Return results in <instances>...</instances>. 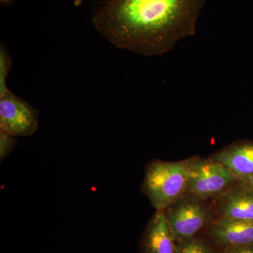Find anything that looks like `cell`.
Returning a JSON list of instances; mask_svg holds the SVG:
<instances>
[{
  "label": "cell",
  "instance_id": "1",
  "mask_svg": "<svg viewBox=\"0 0 253 253\" xmlns=\"http://www.w3.org/2000/svg\"><path fill=\"white\" fill-rule=\"evenodd\" d=\"M205 4L206 0H106L92 23L116 47L160 56L196 34Z\"/></svg>",
  "mask_w": 253,
  "mask_h": 253
},
{
  "label": "cell",
  "instance_id": "6",
  "mask_svg": "<svg viewBox=\"0 0 253 253\" xmlns=\"http://www.w3.org/2000/svg\"><path fill=\"white\" fill-rule=\"evenodd\" d=\"M142 253H176V242L163 211H156L141 238Z\"/></svg>",
  "mask_w": 253,
  "mask_h": 253
},
{
  "label": "cell",
  "instance_id": "5",
  "mask_svg": "<svg viewBox=\"0 0 253 253\" xmlns=\"http://www.w3.org/2000/svg\"><path fill=\"white\" fill-rule=\"evenodd\" d=\"M39 112L11 91L0 96V130L15 137H26L38 131Z\"/></svg>",
  "mask_w": 253,
  "mask_h": 253
},
{
  "label": "cell",
  "instance_id": "14",
  "mask_svg": "<svg viewBox=\"0 0 253 253\" xmlns=\"http://www.w3.org/2000/svg\"><path fill=\"white\" fill-rule=\"evenodd\" d=\"M241 181H242V184L240 186L253 190V174L245 179H241Z\"/></svg>",
  "mask_w": 253,
  "mask_h": 253
},
{
  "label": "cell",
  "instance_id": "2",
  "mask_svg": "<svg viewBox=\"0 0 253 253\" xmlns=\"http://www.w3.org/2000/svg\"><path fill=\"white\" fill-rule=\"evenodd\" d=\"M190 162L154 161L147 165L143 192L156 211H163L186 194Z\"/></svg>",
  "mask_w": 253,
  "mask_h": 253
},
{
  "label": "cell",
  "instance_id": "10",
  "mask_svg": "<svg viewBox=\"0 0 253 253\" xmlns=\"http://www.w3.org/2000/svg\"><path fill=\"white\" fill-rule=\"evenodd\" d=\"M12 66V60L9 54V50L4 44H1L0 47V96H4L9 91L6 86V79L10 70Z\"/></svg>",
  "mask_w": 253,
  "mask_h": 253
},
{
  "label": "cell",
  "instance_id": "9",
  "mask_svg": "<svg viewBox=\"0 0 253 253\" xmlns=\"http://www.w3.org/2000/svg\"><path fill=\"white\" fill-rule=\"evenodd\" d=\"M219 211L221 219L253 221V190L240 186L221 194Z\"/></svg>",
  "mask_w": 253,
  "mask_h": 253
},
{
  "label": "cell",
  "instance_id": "4",
  "mask_svg": "<svg viewBox=\"0 0 253 253\" xmlns=\"http://www.w3.org/2000/svg\"><path fill=\"white\" fill-rule=\"evenodd\" d=\"M238 180L239 178L229 169L212 159H192L186 194L208 199L224 194Z\"/></svg>",
  "mask_w": 253,
  "mask_h": 253
},
{
  "label": "cell",
  "instance_id": "12",
  "mask_svg": "<svg viewBox=\"0 0 253 253\" xmlns=\"http://www.w3.org/2000/svg\"><path fill=\"white\" fill-rule=\"evenodd\" d=\"M17 140L14 136L6 131L0 130V160L2 161L16 147Z\"/></svg>",
  "mask_w": 253,
  "mask_h": 253
},
{
  "label": "cell",
  "instance_id": "15",
  "mask_svg": "<svg viewBox=\"0 0 253 253\" xmlns=\"http://www.w3.org/2000/svg\"><path fill=\"white\" fill-rule=\"evenodd\" d=\"M14 0H0V2H1V4L3 5H7L11 4L14 1Z\"/></svg>",
  "mask_w": 253,
  "mask_h": 253
},
{
  "label": "cell",
  "instance_id": "16",
  "mask_svg": "<svg viewBox=\"0 0 253 253\" xmlns=\"http://www.w3.org/2000/svg\"><path fill=\"white\" fill-rule=\"evenodd\" d=\"M83 0H73V4L76 6H80L83 4Z\"/></svg>",
  "mask_w": 253,
  "mask_h": 253
},
{
  "label": "cell",
  "instance_id": "3",
  "mask_svg": "<svg viewBox=\"0 0 253 253\" xmlns=\"http://www.w3.org/2000/svg\"><path fill=\"white\" fill-rule=\"evenodd\" d=\"M176 242L194 238L211 221V213L202 199L183 196L163 210Z\"/></svg>",
  "mask_w": 253,
  "mask_h": 253
},
{
  "label": "cell",
  "instance_id": "7",
  "mask_svg": "<svg viewBox=\"0 0 253 253\" xmlns=\"http://www.w3.org/2000/svg\"><path fill=\"white\" fill-rule=\"evenodd\" d=\"M210 236L220 247H239L253 245V221L220 219L210 230Z\"/></svg>",
  "mask_w": 253,
  "mask_h": 253
},
{
  "label": "cell",
  "instance_id": "8",
  "mask_svg": "<svg viewBox=\"0 0 253 253\" xmlns=\"http://www.w3.org/2000/svg\"><path fill=\"white\" fill-rule=\"evenodd\" d=\"M229 169L239 180L253 174V142L231 145L212 158Z\"/></svg>",
  "mask_w": 253,
  "mask_h": 253
},
{
  "label": "cell",
  "instance_id": "13",
  "mask_svg": "<svg viewBox=\"0 0 253 253\" xmlns=\"http://www.w3.org/2000/svg\"><path fill=\"white\" fill-rule=\"evenodd\" d=\"M222 253H253V245L228 248Z\"/></svg>",
  "mask_w": 253,
  "mask_h": 253
},
{
  "label": "cell",
  "instance_id": "11",
  "mask_svg": "<svg viewBox=\"0 0 253 253\" xmlns=\"http://www.w3.org/2000/svg\"><path fill=\"white\" fill-rule=\"evenodd\" d=\"M176 253H212L207 245L195 238L176 242Z\"/></svg>",
  "mask_w": 253,
  "mask_h": 253
}]
</instances>
